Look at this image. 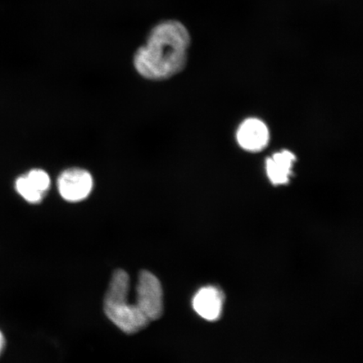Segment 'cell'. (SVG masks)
I'll return each instance as SVG.
<instances>
[{
    "label": "cell",
    "mask_w": 363,
    "mask_h": 363,
    "mask_svg": "<svg viewBox=\"0 0 363 363\" xmlns=\"http://www.w3.org/2000/svg\"><path fill=\"white\" fill-rule=\"evenodd\" d=\"M150 322L160 319L163 314L162 286L152 272L143 270L138 275L135 303Z\"/></svg>",
    "instance_id": "3"
},
{
    "label": "cell",
    "mask_w": 363,
    "mask_h": 363,
    "mask_svg": "<svg viewBox=\"0 0 363 363\" xmlns=\"http://www.w3.org/2000/svg\"><path fill=\"white\" fill-rule=\"evenodd\" d=\"M40 191L47 194L51 186V179L47 172L43 169L31 170L26 175Z\"/></svg>",
    "instance_id": "9"
},
{
    "label": "cell",
    "mask_w": 363,
    "mask_h": 363,
    "mask_svg": "<svg viewBox=\"0 0 363 363\" xmlns=\"http://www.w3.org/2000/svg\"><path fill=\"white\" fill-rule=\"evenodd\" d=\"M191 43V34L183 22L175 19L159 21L134 53L135 70L147 80L174 78L187 66Z\"/></svg>",
    "instance_id": "1"
},
{
    "label": "cell",
    "mask_w": 363,
    "mask_h": 363,
    "mask_svg": "<svg viewBox=\"0 0 363 363\" xmlns=\"http://www.w3.org/2000/svg\"><path fill=\"white\" fill-rule=\"evenodd\" d=\"M296 157L289 150L274 154L266 160V172L271 184L274 186L286 185L293 176V167Z\"/></svg>",
    "instance_id": "7"
},
{
    "label": "cell",
    "mask_w": 363,
    "mask_h": 363,
    "mask_svg": "<svg viewBox=\"0 0 363 363\" xmlns=\"http://www.w3.org/2000/svg\"><path fill=\"white\" fill-rule=\"evenodd\" d=\"M4 347V335L1 333V331H0V354H1Z\"/></svg>",
    "instance_id": "10"
},
{
    "label": "cell",
    "mask_w": 363,
    "mask_h": 363,
    "mask_svg": "<svg viewBox=\"0 0 363 363\" xmlns=\"http://www.w3.org/2000/svg\"><path fill=\"white\" fill-rule=\"evenodd\" d=\"M16 189L18 194L30 203H38L43 201L45 194L35 187L27 177H20L16 182Z\"/></svg>",
    "instance_id": "8"
},
{
    "label": "cell",
    "mask_w": 363,
    "mask_h": 363,
    "mask_svg": "<svg viewBox=\"0 0 363 363\" xmlns=\"http://www.w3.org/2000/svg\"><path fill=\"white\" fill-rule=\"evenodd\" d=\"M239 146L249 152H259L264 150L270 140L269 127L257 118H249L239 126L237 133Z\"/></svg>",
    "instance_id": "5"
},
{
    "label": "cell",
    "mask_w": 363,
    "mask_h": 363,
    "mask_svg": "<svg viewBox=\"0 0 363 363\" xmlns=\"http://www.w3.org/2000/svg\"><path fill=\"white\" fill-rule=\"evenodd\" d=\"M130 276L123 269L113 272L104 298V311L108 319L125 334H135L146 328L150 321L135 303L128 301Z\"/></svg>",
    "instance_id": "2"
},
{
    "label": "cell",
    "mask_w": 363,
    "mask_h": 363,
    "mask_svg": "<svg viewBox=\"0 0 363 363\" xmlns=\"http://www.w3.org/2000/svg\"><path fill=\"white\" fill-rule=\"evenodd\" d=\"M223 293L212 286L199 289L193 299L194 311L203 319L208 321L219 319L223 311Z\"/></svg>",
    "instance_id": "6"
},
{
    "label": "cell",
    "mask_w": 363,
    "mask_h": 363,
    "mask_svg": "<svg viewBox=\"0 0 363 363\" xmlns=\"http://www.w3.org/2000/svg\"><path fill=\"white\" fill-rule=\"evenodd\" d=\"M94 188V179L85 169H74L63 171L57 179V189L65 201L77 203L89 196Z\"/></svg>",
    "instance_id": "4"
}]
</instances>
